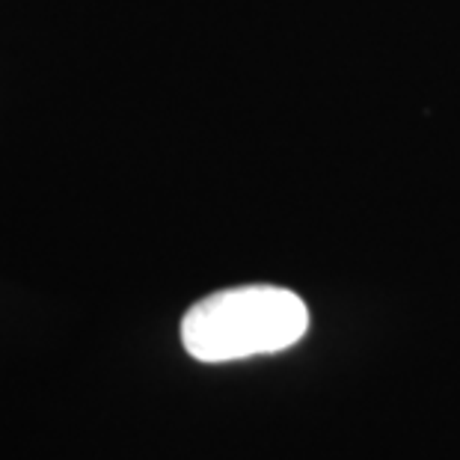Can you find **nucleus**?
<instances>
[{"instance_id": "1", "label": "nucleus", "mask_w": 460, "mask_h": 460, "mask_svg": "<svg viewBox=\"0 0 460 460\" xmlns=\"http://www.w3.org/2000/svg\"><path fill=\"white\" fill-rule=\"evenodd\" d=\"M306 327V303L295 291L241 286L193 303L181 321V341L199 362H232L297 345Z\"/></svg>"}]
</instances>
